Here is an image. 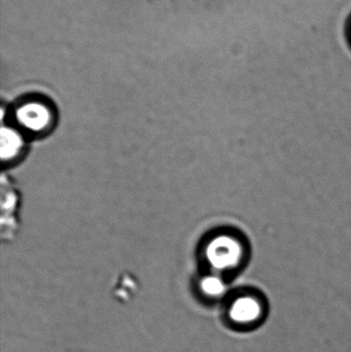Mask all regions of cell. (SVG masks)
I'll list each match as a JSON object with an SVG mask.
<instances>
[{"label":"cell","mask_w":351,"mask_h":352,"mask_svg":"<svg viewBox=\"0 0 351 352\" xmlns=\"http://www.w3.org/2000/svg\"><path fill=\"white\" fill-rule=\"evenodd\" d=\"M262 314V306L259 300L251 296L239 298L231 308L230 316L233 320L241 324L255 322Z\"/></svg>","instance_id":"obj_4"},{"label":"cell","mask_w":351,"mask_h":352,"mask_svg":"<svg viewBox=\"0 0 351 352\" xmlns=\"http://www.w3.org/2000/svg\"><path fill=\"white\" fill-rule=\"evenodd\" d=\"M201 289L206 295L216 297L222 295L225 292V283L220 277L210 275L202 280Z\"/></svg>","instance_id":"obj_6"},{"label":"cell","mask_w":351,"mask_h":352,"mask_svg":"<svg viewBox=\"0 0 351 352\" xmlns=\"http://www.w3.org/2000/svg\"><path fill=\"white\" fill-rule=\"evenodd\" d=\"M24 148V140L16 129L8 126L1 127V159L3 162L12 161L20 155Z\"/></svg>","instance_id":"obj_5"},{"label":"cell","mask_w":351,"mask_h":352,"mask_svg":"<svg viewBox=\"0 0 351 352\" xmlns=\"http://www.w3.org/2000/svg\"><path fill=\"white\" fill-rule=\"evenodd\" d=\"M16 121L25 129L41 132L51 123L52 115L49 107L39 101H28L20 105L16 111Z\"/></svg>","instance_id":"obj_3"},{"label":"cell","mask_w":351,"mask_h":352,"mask_svg":"<svg viewBox=\"0 0 351 352\" xmlns=\"http://www.w3.org/2000/svg\"><path fill=\"white\" fill-rule=\"evenodd\" d=\"M20 196L10 176H1V238L3 241L12 240L19 229L18 211Z\"/></svg>","instance_id":"obj_2"},{"label":"cell","mask_w":351,"mask_h":352,"mask_svg":"<svg viewBox=\"0 0 351 352\" xmlns=\"http://www.w3.org/2000/svg\"><path fill=\"white\" fill-rule=\"evenodd\" d=\"M247 244L238 235L220 234L206 246L208 264L216 271L235 270L247 260Z\"/></svg>","instance_id":"obj_1"}]
</instances>
